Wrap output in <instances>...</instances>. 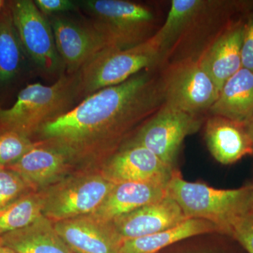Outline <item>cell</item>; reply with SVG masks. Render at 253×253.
<instances>
[{
  "mask_svg": "<svg viewBox=\"0 0 253 253\" xmlns=\"http://www.w3.org/2000/svg\"><path fill=\"white\" fill-rule=\"evenodd\" d=\"M247 214L248 215L253 217V189L252 194H251V200H250L249 210H248Z\"/></svg>",
  "mask_w": 253,
  "mask_h": 253,
  "instance_id": "cell-31",
  "label": "cell"
},
{
  "mask_svg": "<svg viewBox=\"0 0 253 253\" xmlns=\"http://www.w3.org/2000/svg\"><path fill=\"white\" fill-rule=\"evenodd\" d=\"M25 55L8 1L0 10V85L17 77Z\"/></svg>",
  "mask_w": 253,
  "mask_h": 253,
  "instance_id": "cell-22",
  "label": "cell"
},
{
  "mask_svg": "<svg viewBox=\"0 0 253 253\" xmlns=\"http://www.w3.org/2000/svg\"><path fill=\"white\" fill-rule=\"evenodd\" d=\"M168 183L137 181L115 184L99 208L91 215L111 223L167 194Z\"/></svg>",
  "mask_w": 253,
  "mask_h": 253,
  "instance_id": "cell-17",
  "label": "cell"
},
{
  "mask_svg": "<svg viewBox=\"0 0 253 253\" xmlns=\"http://www.w3.org/2000/svg\"><path fill=\"white\" fill-rule=\"evenodd\" d=\"M38 142L12 131L0 130V167L14 164Z\"/></svg>",
  "mask_w": 253,
  "mask_h": 253,
  "instance_id": "cell-24",
  "label": "cell"
},
{
  "mask_svg": "<svg viewBox=\"0 0 253 253\" xmlns=\"http://www.w3.org/2000/svg\"><path fill=\"white\" fill-rule=\"evenodd\" d=\"M0 253H16V251H14V250L10 249V248L7 247V246H4V244H1L0 242Z\"/></svg>",
  "mask_w": 253,
  "mask_h": 253,
  "instance_id": "cell-30",
  "label": "cell"
},
{
  "mask_svg": "<svg viewBox=\"0 0 253 253\" xmlns=\"http://www.w3.org/2000/svg\"><path fill=\"white\" fill-rule=\"evenodd\" d=\"M30 191L18 174L8 168L0 167V208Z\"/></svg>",
  "mask_w": 253,
  "mask_h": 253,
  "instance_id": "cell-25",
  "label": "cell"
},
{
  "mask_svg": "<svg viewBox=\"0 0 253 253\" xmlns=\"http://www.w3.org/2000/svg\"><path fill=\"white\" fill-rule=\"evenodd\" d=\"M35 4L46 16L64 14L79 9L78 1L72 0H36Z\"/></svg>",
  "mask_w": 253,
  "mask_h": 253,
  "instance_id": "cell-28",
  "label": "cell"
},
{
  "mask_svg": "<svg viewBox=\"0 0 253 253\" xmlns=\"http://www.w3.org/2000/svg\"><path fill=\"white\" fill-rule=\"evenodd\" d=\"M44 190L30 191L0 208V237L26 227L43 215Z\"/></svg>",
  "mask_w": 253,
  "mask_h": 253,
  "instance_id": "cell-23",
  "label": "cell"
},
{
  "mask_svg": "<svg viewBox=\"0 0 253 253\" xmlns=\"http://www.w3.org/2000/svg\"><path fill=\"white\" fill-rule=\"evenodd\" d=\"M241 62L242 68L253 71V10L247 15L245 20Z\"/></svg>",
  "mask_w": 253,
  "mask_h": 253,
  "instance_id": "cell-27",
  "label": "cell"
},
{
  "mask_svg": "<svg viewBox=\"0 0 253 253\" xmlns=\"http://www.w3.org/2000/svg\"><path fill=\"white\" fill-rule=\"evenodd\" d=\"M187 219L177 203L168 194L111 222L123 241L167 230Z\"/></svg>",
  "mask_w": 253,
  "mask_h": 253,
  "instance_id": "cell-15",
  "label": "cell"
},
{
  "mask_svg": "<svg viewBox=\"0 0 253 253\" xmlns=\"http://www.w3.org/2000/svg\"><path fill=\"white\" fill-rule=\"evenodd\" d=\"M114 185L100 170L64 178L44 189L43 215L55 223L93 214Z\"/></svg>",
  "mask_w": 253,
  "mask_h": 253,
  "instance_id": "cell-7",
  "label": "cell"
},
{
  "mask_svg": "<svg viewBox=\"0 0 253 253\" xmlns=\"http://www.w3.org/2000/svg\"><path fill=\"white\" fill-rule=\"evenodd\" d=\"M99 170L114 184L137 181L168 183L174 168L143 146L123 145L101 163Z\"/></svg>",
  "mask_w": 253,
  "mask_h": 253,
  "instance_id": "cell-12",
  "label": "cell"
},
{
  "mask_svg": "<svg viewBox=\"0 0 253 253\" xmlns=\"http://www.w3.org/2000/svg\"><path fill=\"white\" fill-rule=\"evenodd\" d=\"M60 237L75 253H119L123 240L111 223L89 215L54 223Z\"/></svg>",
  "mask_w": 253,
  "mask_h": 253,
  "instance_id": "cell-14",
  "label": "cell"
},
{
  "mask_svg": "<svg viewBox=\"0 0 253 253\" xmlns=\"http://www.w3.org/2000/svg\"><path fill=\"white\" fill-rule=\"evenodd\" d=\"M202 121L201 117L163 105L123 145L143 146L174 168L183 141L199 130Z\"/></svg>",
  "mask_w": 253,
  "mask_h": 253,
  "instance_id": "cell-10",
  "label": "cell"
},
{
  "mask_svg": "<svg viewBox=\"0 0 253 253\" xmlns=\"http://www.w3.org/2000/svg\"><path fill=\"white\" fill-rule=\"evenodd\" d=\"M212 232H219V230L211 221L201 219H186L167 230L123 241L119 253H156L181 240Z\"/></svg>",
  "mask_w": 253,
  "mask_h": 253,
  "instance_id": "cell-21",
  "label": "cell"
},
{
  "mask_svg": "<svg viewBox=\"0 0 253 253\" xmlns=\"http://www.w3.org/2000/svg\"><path fill=\"white\" fill-rule=\"evenodd\" d=\"M159 63V46L154 36L126 49L106 48L78 72L80 102L100 89L127 81L144 70L158 68Z\"/></svg>",
  "mask_w": 253,
  "mask_h": 253,
  "instance_id": "cell-6",
  "label": "cell"
},
{
  "mask_svg": "<svg viewBox=\"0 0 253 253\" xmlns=\"http://www.w3.org/2000/svg\"><path fill=\"white\" fill-rule=\"evenodd\" d=\"M246 16L223 32L199 59L219 91L226 82L242 68L241 46Z\"/></svg>",
  "mask_w": 253,
  "mask_h": 253,
  "instance_id": "cell-16",
  "label": "cell"
},
{
  "mask_svg": "<svg viewBox=\"0 0 253 253\" xmlns=\"http://www.w3.org/2000/svg\"><path fill=\"white\" fill-rule=\"evenodd\" d=\"M164 103L161 70L149 68L87 96L36 136L66 151L76 163H103Z\"/></svg>",
  "mask_w": 253,
  "mask_h": 253,
  "instance_id": "cell-1",
  "label": "cell"
},
{
  "mask_svg": "<svg viewBox=\"0 0 253 253\" xmlns=\"http://www.w3.org/2000/svg\"><path fill=\"white\" fill-rule=\"evenodd\" d=\"M78 101V73H64L51 85L28 84L11 107L0 108V130L32 139L42 126L72 110Z\"/></svg>",
  "mask_w": 253,
  "mask_h": 253,
  "instance_id": "cell-4",
  "label": "cell"
},
{
  "mask_svg": "<svg viewBox=\"0 0 253 253\" xmlns=\"http://www.w3.org/2000/svg\"><path fill=\"white\" fill-rule=\"evenodd\" d=\"M5 4H6V1H3V0H0V10L4 7Z\"/></svg>",
  "mask_w": 253,
  "mask_h": 253,
  "instance_id": "cell-32",
  "label": "cell"
},
{
  "mask_svg": "<svg viewBox=\"0 0 253 253\" xmlns=\"http://www.w3.org/2000/svg\"><path fill=\"white\" fill-rule=\"evenodd\" d=\"M154 36L160 49L158 68L201 55L233 23L253 10V0H172Z\"/></svg>",
  "mask_w": 253,
  "mask_h": 253,
  "instance_id": "cell-2",
  "label": "cell"
},
{
  "mask_svg": "<svg viewBox=\"0 0 253 253\" xmlns=\"http://www.w3.org/2000/svg\"><path fill=\"white\" fill-rule=\"evenodd\" d=\"M205 139L214 159L231 165L246 156H253V144L246 125L219 116H209Z\"/></svg>",
  "mask_w": 253,
  "mask_h": 253,
  "instance_id": "cell-18",
  "label": "cell"
},
{
  "mask_svg": "<svg viewBox=\"0 0 253 253\" xmlns=\"http://www.w3.org/2000/svg\"><path fill=\"white\" fill-rule=\"evenodd\" d=\"M78 7L104 38L107 47L126 49L149 41L166 19L162 7L154 3L126 0H81Z\"/></svg>",
  "mask_w": 253,
  "mask_h": 253,
  "instance_id": "cell-3",
  "label": "cell"
},
{
  "mask_svg": "<svg viewBox=\"0 0 253 253\" xmlns=\"http://www.w3.org/2000/svg\"><path fill=\"white\" fill-rule=\"evenodd\" d=\"M15 27L25 54L35 66L50 77L65 73L49 18L32 0L9 1Z\"/></svg>",
  "mask_w": 253,
  "mask_h": 253,
  "instance_id": "cell-9",
  "label": "cell"
},
{
  "mask_svg": "<svg viewBox=\"0 0 253 253\" xmlns=\"http://www.w3.org/2000/svg\"><path fill=\"white\" fill-rule=\"evenodd\" d=\"M246 127L248 133H249L250 136H251V140H252L253 144V116L250 119L249 122L246 123Z\"/></svg>",
  "mask_w": 253,
  "mask_h": 253,
  "instance_id": "cell-29",
  "label": "cell"
},
{
  "mask_svg": "<svg viewBox=\"0 0 253 253\" xmlns=\"http://www.w3.org/2000/svg\"><path fill=\"white\" fill-rule=\"evenodd\" d=\"M253 184L236 189H217L199 182L184 180L174 170L168 194L177 203L187 219L211 221L226 234L231 221L247 214Z\"/></svg>",
  "mask_w": 253,
  "mask_h": 253,
  "instance_id": "cell-5",
  "label": "cell"
},
{
  "mask_svg": "<svg viewBox=\"0 0 253 253\" xmlns=\"http://www.w3.org/2000/svg\"><path fill=\"white\" fill-rule=\"evenodd\" d=\"M65 73H77L88 61L107 47L103 37L89 21L66 14L47 16Z\"/></svg>",
  "mask_w": 253,
  "mask_h": 253,
  "instance_id": "cell-11",
  "label": "cell"
},
{
  "mask_svg": "<svg viewBox=\"0 0 253 253\" xmlns=\"http://www.w3.org/2000/svg\"><path fill=\"white\" fill-rule=\"evenodd\" d=\"M246 125L253 116V71L241 68L226 82L208 112Z\"/></svg>",
  "mask_w": 253,
  "mask_h": 253,
  "instance_id": "cell-19",
  "label": "cell"
},
{
  "mask_svg": "<svg viewBox=\"0 0 253 253\" xmlns=\"http://www.w3.org/2000/svg\"><path fill=\"white\" fill-rule=\"evenodd\" d=\"M161 70L164 105L198 117L209 112L219 90L199 61H179Z\"/></svg>",
  "mask_w": 253,
  "mask_h": 253,
  "instance_id": "cell-8",
  "label": "cell"
},
{
  "mask_svg": "<svg viewBox=\"0 0 253 253\" xmlns=\"http://www.w3.org/2000/svg\"><path fill=\"white\" fill-rule=\"evenodd\" d=\"M36 141L35 147L6 168L21 176L30 190L40 191L64 179L76 162L63 150Z\"/></svg>",
  "mask_w": 253,
  "mask_h": 253,
  "instance_id": "cell-13",
  "label": "cell"
},
{
  "mask_svg": "<svg viewBox=\"0 0 253 253\" xmlns=\"http://www.w3.org/2000/svg\"><path fill=\"white\" fill-rule=\"evenodd\" d=\"M226 235L236 240L249 253H253V217L248 214L236 217L230 224Z\"/></svg>",
  "mask_w": 253,
  "mask_h": 253,
  "instance_id": "cell-26",
  "label": "cell"
},
{
  "mask_svg": "<svg viewBox=\"0 0 253 253\" xmlns=\"http://www.w3.org/2000/svg\"><path fill=\"white\" fill-rule=\"evenodd\" d=\"M0 242L18 253H75L56 232L54 223L44 215L1 236Z\"/></svg>",
  "mask_w": 253,
  "mask_h": 253,
  "instance_id": "cell-20",
  "label": "cell"
}]
</instances>
